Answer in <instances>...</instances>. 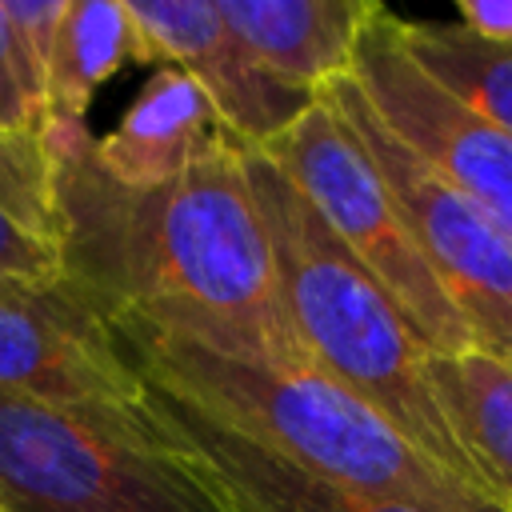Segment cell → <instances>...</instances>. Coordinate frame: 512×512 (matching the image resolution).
Instances as JSON below:
<instances>
[{
    "mask_svg": "<svg viewBox=\"0 0 512 512\" xmlns=\"http://www.w3.org/2000/svg\"><path fill=\"white\" fill-rule=\"evenodd\" d=\"M56 160L64 280L112 332H160L232 360L308 364L236 140L220 128L168 184L128 188L84 124H44Z\"/></svg>",
    "mask_w": 512,
    "mask_h": 512,
    "instance_id": "1",
    "label": "cell"
},
{
    "mask_svg": "<svg viewBox=\"0 0 512 512\" xmlns=\"http://www.w3.org/2000/svg\"><path fill=\"white\" fill-rule=\"evenodd\" d=\"M136 372L288 464L424 512H500L312 364L232 360L180 336L116 332Z\"/></svg>",
    "mask_w": 512,
    "mask_h": 512,
    "instance_id": "2",
    "label": "cell"
},
{
    "mask_svg": "<svg viewBox=\"0 0 512 512\" xmlns=\"http://www.w3.org/2000/svg\"><path fill=\"white\" fill-rule=\"evenodd\" d=\"M244 176L260 208L280 300L288 324L308 356L328 380L376 408L392 428H400L432 464L452 472L460 484L492 500L460 452L444 408L428 380V348L408 328L392 296L368 276V268L332 236L300 188L256 148L240 144ZM496 504V500H492Z\"/></svg>",
    "mask_w": 512,
    "mask_h": 512,
    "instance_id": "3",
    "label": "cell"
},
{
    "mask_svg": "<svg viewBox=\"0 0 512 512\" xmlns=\"http://www.w3.org/2000/svg\"><path fill=\"white\" fill-rule=\"evenodd\" d=\"M0 508L224 512L144 416H104L0 388Z\"/></svg>",
    "mask_w": 512,
    "mask_h": 512,
    "instance_id": "4",
    "label": "cell"
},
{
    "mask_svg": "<svg viewBox=\"0 0 512 512\" xmlns=\"http://www.w3.org/2000/svg\"><path fill=\"white\" fill-rule=\"evenodd\" d=\"M256 152H264L300 188V196L316 208L332 236L392 296V304L432 356L476 348L460 312L432 276L376 160L324 96H316V104L296 124H288L272 144Z\"/></svg>",
    "mask_w": 512,
    "mask_h": 512,
    "instance_id": "5",
    "label": "cell"
},
{
    "mask_svg": "<svg viewBox=\"0 0 512 512\" xmlns=\"http://www.w3.org/2000/svg\"><path fill=\"white\" fill-rule=\"evenodd\" d=\"M320 96L344 116V124L376 160L476 352L512 364V236L500 232L404 140H396L352 76H336L320 88Z\"/></svg>",
    "mask_w": 512,
    "mask_h": 512,
    "instance_id": "6",
    "label": "cell"
},
{
    "mask_svg": "<svg viewBox=\"0 0 512 512\" xmlns=\"http://www.w3.org/2000/svg\"><path fill=\"white\" fill-rule=\"evenodd\" d=\"M348 76L396 140L512 236V136L464 108L408 56L396 12L384 4L364 24Z\"/></svg>",
    "mask_w": 512,
    "mask_h": 512,
    "instance_id": "7",
    "label": "cell"
},
{
    "mask_svg": "<svg viewBox=\"0 0 512 512\" xmlns=\"http://www.w3.org/2000/svg\"><path fill=\"white\" fill-rule=\"evenodd\" d=\"M0 388L104 416H144L132 356L64 276L0 284Z\"/></svg>",
    "mask_w": 512,
    "mask_h": 512,
    "instance_id": "8",
    "label": "cell"
},
{
    "mask_svg": "<svg viewBox=\"0 0 512 512\" xmlns=\"http://www.w3.org/2000/svg\"><path fill=\"white\" fill-rule=\"evenodd\" d=\"M132 20V60L188 72L208 96L216 124L248 144H272L316 96L272 76L224 24L216 0H124Z\"/></svg>",
    "mask_w": 512,
    "mask_h": 512,
    "instance_id": "9",
    "label": "cell"
},
{
    "mask_svg": "<svg viewBox=\"0 0 512 512\" xmlns=\"http://www.w3.org/2000/svg\"><path fill=\"white\" fill-rule=\"evenodd\" d=\"M144 412L224 512H424L312 476L152 380H144Z\"/></svg>",
    "mask_w": 512,
    "mask_h": 512,
    "instance_id": "10",
    "label": "cell"
},
{
    "mask_svg": "<svg viewBox=\"0 0 512 512\" xmlns=\"http://www.w3.org/2000/svg\"><path fill=\"white\" fill-rule=\"evenodd\" d=\"M232 36L284 84L320 96L352 72L376 0H216Z\"/></svg>",
    "mask_w": 512,
    "mask_h": 512,
    "instance_id": "11",
    "label": "cell"
},
{
    "mask_svg": "<svg viewBox=\"0 0 512 512\" xmlns=\"http://www.w3.org/2000/svg\"><path fill=\"white\" fill-rule=\"evenodd\" d=\"M216 132L220 124L200 84L180 68H156L120 124L100 140L92 136V156L112 180L152 188L184 176Z\"/></svg>",
    "mask_w": 512,
    "mask_h": 512,
    "instance_id": "12",
    "label": "cell"
},
{
    "mask_svg": "<svg viewBox=\"0 0 512 512\" xmlns=\"http://www.w3.org/2000/svg\"><path fill=\"white\" fill-rule=\"evenodd\" d=\"M64 276L56 160L44 128H0V284Z\"/></svg>",
    "mask_w": 512,
    "mask_h": 512,
    "instance_id": "13",
    "label": "cell"
},
{
    "mask_svg": "<svg viewBox=\"0 0 512 512\" xmlns=\"http://www.w3.org/2000/svg\"><path fill=\"white\" fill-rule=\"evenodd\" d=\"M444 420L500 512H512V364L488 352L428 356Z\"/></svg>",
    "mask_w": 512,
    "mask_h": 512,
    "instance_id": "14",
    "label": "cell"
},
{
    "mask_svg": "<svg viewBox=\"0 0 512 512\" xmlns=\"http://www.w3.org/2000/svg\"><path fill=\"white\" fill-rule=\"evenodd\" d=\"M132 60L124 0H68L48 68L44 124H84L96 88Z\"/></svg>",
    "mask_w": 512,
    "mask_h": 512,
    "instance_id": "15",
    "label": "cell"
},
{
    "mask_svg": "<svg viewBox=\"0 0 512 512\" xmlns=\"http://www.w3.org/2000/svg\"><path fill=\"white\" fill-rule=\"evenodd\" d=\"M408 56L448 88L464 108L512 136V48H496L464 32L456 20H404L396 16Z\"/></svg>",
    "mask_w": 512,
    "mask_h": 512,
    "instance_id": "16",
    "label": "cell"
},
{
    "mask_svg": "<svg viewBox=\"0 0 512 512\" xmlns=\"http://www.w3.org/2000/svg\"><path fill=\"white\" fill-rule=\"evenodd\" d=\"M0 12L12 28L28 88L36 96V104L44 108L48 100V68H52V52H56V32L60 20L68 12V0H0Z\"/></svg>",
    "mask_w": 512,
    "mask_h": 512,
    "instance_id": "17",
    "label": "cell"
},
{
    "mask_svg": "<svg viewBox=\"0 0 512 512\" xmlns=\"http://www.w3.org/2000/svg\"><path fill=\"white\" fill-rule=\"evenodd\" d=\"M0 128H44V108L28 88L4 12H0Z\"/></svg>",
    "mask_w": 512,
    "mask_h": 512,
    "instance_id": "18",
    "label": "cell"
},
{
    "mask_svg": "<svg viewBox=\"0 0 512 512\" xmlns=\"http://www.w3.org/2000/svg\"><path fill=\"white\" fill-rule=\"evenodd\" d=\"M456 24L484 44L512 48V0H460Z\"/></svg>",
    "mask_w": 512,
    "mask_h": 512,
    "instance_id": "19",
    "label": "cell"
},
{
    "mask_svg": "<svg viewBox=\"0 0 512 512\" xmlns=\"http://www.w3.org/2000/svg\"><path fill=\"white\" fill-rule=\"evenodd\" d=\"M0 512H8V508H0Z\"/></svg>",
    "mask_w": 512,
    "mask_h": 512,
    "instance_id": "20",
    "label": "cell"
}]
</instances>
